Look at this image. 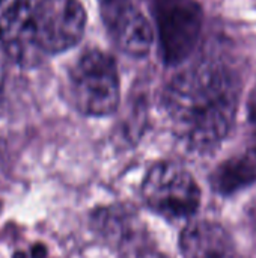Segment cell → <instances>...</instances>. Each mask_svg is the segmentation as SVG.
Listing matches in <instances>:
<instances>
[{
    "mask_svg": "<svg viewBox=\"0 0 256 258\" xmlns=\"http://www.w3.org/2000/svg\"><path fill=\"white\" fill-rule=\"evenodd\" d=\"M238 100L237 76L225 63L213 59L186 68L164 91V107L174 132L195 151H210L228 136Z\"/></svg>",
    "mask_w": 256,
    "mask_h": 258,
    "instance_id": "6da1fadb",
    "label": "cell"
},
{
    "mask_svg": "<svg viewBox=\"0 0 256 258\" xmlns=\"http://www.w3.org/2000/svg\"><path fill=\"white\" fill-rule=\"evenodd\" d=\"M75 107L89 116H107L119 104V76L115 60L103 51L84 53L69 73Z\"/></svg>",
    "mask_w": 256,
    "mask_h": 258,
    "instance_id": "7a4b0ae2",
    "label": "cell"
},
{
    "mask_svg": "<svg viewBox=\"0 0 256 258\" xmlns=\"http://www.w3.org/2000/svg\"><path fill=\"white\" fill-rule=\"evenodd\" d=\"M146 206L167 219H187L201 204V189L193 175L175 162H158L142 183Z\"/></svg>",
    "mask_w": 256,
    "mask_h": 258,
    "instance_id": "3957f363",
    "label": "cell"
},
{
    "mask_svg": "<svg viewBox=\"0 0 256 258\" xmlns=\"http://www.w3.org/2000/svg\"><path fill=\"white\" fill-rule=\"evenodd\" d=\"M163 59L167 65L186 60L198 45L204 12L196 0H154Z\"/></svg>",
    "mask_w": 256,
    "mask_h": 258,
    "instance_id": "277c9868",
    "label": "cell"
},
{
    "mask_svg": "<svg viewBox=\"0 0 256 258\" xmlns=\"http://www.w3.org/2000/svg\"><path fill=\"white\" fill-rule=\"evenodd\" d=\"M86 14L78 0H39L33 14V39L45 53H60L83 36Z\"/></svg>",
    "mask_w": 256,
    "mask_h": 258,
    "instance_id": "5b68a950",
    "label": "cell"
},
{
    "mask_svg": "<svg viewBox=\"0 0 256 258\" xmlns=\"http://www.w3.org/2000/svg\"><path fill=\"white\" fill-rule=\"evenodd\" d=\"M101 17L113 42L127 54H148L154 32L146 17L131 0H100Z\"/></svg>",
    "mask_w": 256,
    "mask_h": 258,
    "instance_id": "8992f818",
    "label": "cell"
},
{
    "mask_svg": "<svg viewBox=\"0 0 256 258\" xmlns=\"http://www.w3.org/2000/svg\"><path fill=\"white\" fill-rule=\"evenodd\" d=\"M35 0H0V42L18 62H27L39 48L33 39Z\"/></svg>",
    "mask_w": 256,
    "mask_h": 258,
    "instance_id": "52a82bcc",
    "label": "cell"
},
{
    "mask_svg": "<svg viewBox=\"0 0 256 258\" xmlns=\"http://www.w3.org/2000/svg\"><path fill=\"white\" fill-rule=\"evenodd\" d=\"M180 246L184 258H238L229 233L210 221L187 225L181 234Z\"/></svg>",
    "mask_w": 256,
    "mask_h": 258,
    "instance_id": "ba28073f",
    "label": "cell"
},
{
    "mask_svg": "<svg viewBox=\"0 0 256 258\" xmlns=\"http://www.w3.org/2000/svg\"><path fill=\"white\" fill-rule=\"evenodd\" d=\"M256 183V150L225 160L211 175V184L220 195H232Z\"/></svg>",
    "mask_w": 256,
    "mask_h": 258,
    "instance_id": "9c48e42d",
    "label": "cell"
},
{
    "mask_svg": "<svg viewBox=\"0 0 256 258\" xmlns=\"http://www.w3.org/2000/svg\"><path fill=\"white\" fill-rule=\"evenodd\" d=\"M250 125H252V132H253V136L256 139V103H253L250 107Z\"/></svg>",
    "mask_w": 256,
    "mask_h": 258,
    "instance_id": "30bf717a",
    "label": "cell"
},
{
    "mask_svg": "<svg viewBox=\"0 0 256 258\" xmlns=\"http://www.w3.org/2000/svg\"><path fill=\"white\" fill-rule=\"evenodd\" d=\"M3 86H5V67H3V60L0 56V100H2V94H3Z\"/></svg>",
    "mask_w": 256,
    "mask_h": 258,
    "instance_id": "8fae6325",
    "label": "cell"
}]
</instances>
